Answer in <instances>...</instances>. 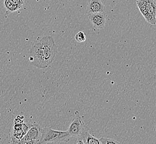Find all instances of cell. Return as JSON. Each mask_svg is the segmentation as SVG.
Wrapping results in <instances>:
<instances>
[{"label": "cell", "instance_id": "obj_1", "mask_svg": "<svg viewBox=\"0 0 156 144\" xmlns=\"http://www.w3.org/2000/svg\"><path fill=\"white\" fill-rule=\"evenodd\" d=\"M71 137L68 131L55 130L51 128H42V134L39 144L59 143L66 141Z\"/></svg>", "mask_w": 156, "mask_h": 144}, {"label": "cell", "instance_id": "obj_2", "mask_svg": "<svg viewBox=\"0 0 156 144\" xmlns=\"http://www.w3.org/2000/svg\"><path fill=\"white\" fill-rule=\"evenodd\" d=\"M31 64L41 69H45L48 66L45 63L44 52L40 41L33 43L30 49V57Z\"/></svg>", "mask_w": 156, "mask_h": 144}, {"label": "cell", "instance_id": "obj_3", "mask_svg": "<svg viewBox=\"0 0 156 144\" xmlns=\"http://www.w3.org/2000/svg\"><path fill=\"white\" fill-rule=\"evenodd\" d=\"M39 41L44 52L45 63L49 66L53 62L57 53V47L54 38L51 36H44Z\"/></svg>", "mask_w": 156, "mask_h": 144}, {"label": "cell", "instance_id": "obj_4", "mask_svg": "<svg viewBox=\"0 0 156 144\" xmlns=\"http://www.w3.org/2000/svg\"><path fill=\"white\" fill-rule=\"evenodd\" d=\"M87 128L82 120L79 112L76 111L75 117L73 118L72 122L70 124L67 131L71 137L74 136L80 138L85 130Z\"/></svg>", "mask_w": 156, "mask_h": 144}, {"label": "cell", "instance_id": "obj_5", "mask_svg": "<svg viewBox=\"0 0 156 144\" xmlns=\"http://www.w3.org/2000/svg\"><path fill=\"white\" fill-rule=\"evenodd\" d=\"M42 128L39 124H32L27 134L18 141V143H22L28 141H36L39 143L40 139L42 134Z\"/></svg>", "mask_w": 156, "mask_h": 144}, {"label": "cell", "instance_id": "obj_6", "mask_svg": "<svg viewBox=\"0 0 156 144\" xmlns=\"http://www.w3.org/2000/svg\"><path fill=\"white\" fill-rule=\"evenodd\" d=\"M89 19L93 27L101 30L105 27L106 18L105 12H98L89 15Z\"/></svg>", "mask_w": 156, "mask_h": 144}, {"label": "cell", "instance_id": "obj_7", "mask_svg": "<svg viewBox=\"0 0 156 144\" xmlns=\"http://www.w3.org/2000/svg\"><path fill=\"white\" fill-rule=\"evenodd\" d=\"M105 7L101 0H90L86 9L88 15L98 12H105Z\"/></svg>", "mask_w": 156, "mask_h": 144}, {"label": "cell", "instance_id": "obj_8", "mask_svg": "<svg viewBox=\"0 0 156 144\" xmlns=\"http://www.w3.org/2000/svg\"><path fill=\"white\" fill-rule=\"evenodd\" d=\"M24 5V0H4V6L9 12H16L21 9Z\"/></svg>", "mask_w": 156, "mask_h": 144}, {"label": "cell", "instance_id": "obj_9", "mask_svg": "<svg viewBox=\"0 0 156 144\" xmlns=\"http://www.w3.org/2000/svg\"><path fill=\"white\" fill-rule=\"evenodd\" d=\"M139 9L146 21L151 24H156V22L148 12L144 0H137L136 1Z\"/></svg>", "mask_w": 156, "mask_h": 144}, {"label": "cell", "instance_id": "obj_10", "mask_svg": "<svg viewBox=\"0 0 156 144\" xmlns=\"http://www.w3.org/2000/svg\"><path fill=\"white\" fill-rule=\"evenodd\" d=\"M80 138L83 140L85 144H101L99 139L90 134L88 128L85 130Z\"/></svg>", "mask_w": 156, "mask_h": 144}, {"label": "cell", "instance_id": "obj_11", "mask_svg": "<svg viewBox=\"0 0 156 144\" xmlns=\"http://www.w3.org/2000/svg\"><path fill=\"white\" fill-rule=\"evenodd\" d=\"M148 12L156 22V3L154 0H144Z\"/></svg>", "mask_w": 156, "mask_h": 144}, {"label": "cell", "instance_id": "obj_12", "mask_svg": "<svg viewBox=\"0 0 156 144\" xmlns=\"http://www.w3.org/2000/svg\"><path fill=\"white\" fill-rule=\"evenodd\" d=\"M101 144H121L120 142L115 140L114 139L106 138H101L99 139Z\"/></svg>", "mask_w": 156, "mask_h": 144}, {"label": "cell", "instance_id": "obj_13", "mask_svg": "<svg viewBox=\"0 0 156 144\" xmlns=\"http://www.w3.org/2000/svg\"><path fill=\"white\" fill-rule=\"evenodd\" d=\"M75 39L78 42H84L86 40L85 33L83 31H80L75 34Z\"/></svg>", "mask_w": 156, "mask_h": 144}, {"label": "cell", "instance_id": "obj_14", "mask_svg": "<svg viewBox=\"0 0 156 144\" xmlns=\"http://www.w3.org/2000/svg\"><path fill=\"white\" fill-rule=\"evenodd\" d=\"M76 144H85L84 141H83V140L80 138H78Z\"/></svg>", "mask_w": 156, "mask_h": 144}, {"label": "cell", "instance_id": "obj_15", "mask_svg": "<svg viewBox=\"0 0 156 144\" xmlns=\"http://www.w3.org/2000/svg\"><path fill=\"white\" fill-rule=\"evenodd\" d=\"M154 132L156 133V125H155V127H154Z\"/></svg>", "mask_w": 156, "mask_h": 144}]
</instances>
